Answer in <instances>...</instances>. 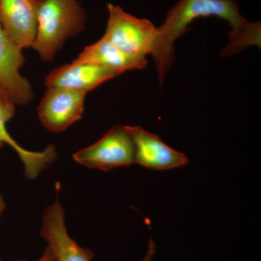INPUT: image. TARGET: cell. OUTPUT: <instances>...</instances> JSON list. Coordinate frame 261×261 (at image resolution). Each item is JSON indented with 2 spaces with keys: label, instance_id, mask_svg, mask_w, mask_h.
Instances as JSON below:
<instances>
[{
  "label": "cell",
  "instance_id": "ba28073f",
  "mask_svg": "<svg viewBox=\"0 0 261 261\" xmlns=\"http://www.w3.org/2000/svg\"><path fill=\"white\" fill-rule=\"evenodd\" d=\"M126 127L135 147V163L159 171L181 168L188 163L186 154L171 148L159 136L140 126Z\"/></svg>",
  "mask_w": 261,
  "mask_h": 261
},
{
  "label": "cell",
  "instance_id": "7a4b0ae2",
  "mask_svg": "<svg viewBox=\"0 0 261 261\" xmlns=\"http://www.w3.org/2000/svg\"><path fill=\"white\" fill-rule=\"evenodd\" d=\"M86 10L78 0H43L32 47L44 61H53L67 39L84 30Z\"/></svg>",
  "mask_w": 261,
  "mask_h": 261
},
{
  "label": "cell",
  "instance_id": "277c9868",
  "mask_svg": "<svg viewBox=\"0 0 261 261\" xmlns=\"http://www.w3.org/2000/svg\"><path fill=\"white\" fill-rule=\"evenodd\" d=\"M40 234L56 261H92L94 259V252L81 247L68 233L65 226V210L58 198L43 214ZM155 252V244L151 239L147 253L140 261H152Z\"/></svg>",
  "mask_w": 261,
  "mask_h": 261
},
{
  "label": "cell",
  "instance_id": "52a82bcc",
  "mask_svg": "<svg viewBox=\"0 0 261 261\" xmlns=\"http://www.w3.org/2000/svg\"><path fill=\"white\" fill-rule=\"evenodd\" d=\"M43 0H0V25L21 49L32 47Z\"/></svg>",
  "mask_w": 261,
  "mask_h": 261
},
{
  "label": "cell",
  "instance_id": "5b68a950",
  "mask_svg": "<svg viewBox=\"0 0 261 261\" xmlns=\"http://www.w3.org/2000/svg\"><path fill=\"white\" fill-rule=\"evenodd\" d=\"M75 162L89 168L108 171L135 163V147L127 127L116 126L93 145L73 154Z\"/></svg>",
  "mask_w": 261,
  "mask_h": 261
},
{
  "label": "cell",
  "instance_id": "5bb4252c",
  "mask_svg": "<svg viewBox=\"0 0 261 261\" xmlns=\"http://www.w3.org/2000/svg\"><path fill=\"white\" fill-rule=\"evenodd\" d=\"M5 207H6V203H5V201L3 196L0 194V219H1L3 214H4Z\"/></svg>",
  "mask_w": 261,
  "mask_h": 261
},
{
  "label": "cell",
  "instance_id": "8fae6325",
  "mask_svg": "<svg viewBox=\"0 0 261 261\" xmlns=\"http://www.w3.org/2000/svg\"><path fill=\"white\" fill-rule=\"evenodd\" d=\"M118 72L89 63L65 64L50 72L45 79L47 88H64L86 93L119 75Z\"/></svg>",
  "mask_w": 261,
  "mask_h": 261
},
{
  "label": "cell",
  "instance_id": "4fadbf2b",
  "mask_svg": "<svg viewBox=\"0 0 261 261\" xmlns=\"http://www.w3.org/2000/svg\"><path fill=\"white\" fill-rule=\"evenodd\" d=\"M18 261H27V260H18ZM36 261H56V257L53 255V252L49 250L48 247H46L44 253L42 256L39 257L37 260Z\"/></svg>",
  "mask_w": 261,
  "mask_h": 261
},
{
  "label": "cell",
  "instance_id": "6da1fadb",
  "mask_svg": "<svg viewBox=\"0 0 261 261\" xmlns=\"http://www.w3.org/2000/svg\"><path fill=\"white\" fill-rule=\"evenodd\" d=\"M208 17L222 19L231 27L229 43L222 51L223 56H233L250 46L260 47V22L252 23L243 16L236 0H179L168 10L164 22L158 27L159 36L151 55L161 85L174 60L176 40L188 30L192 22Z\"/></svg>",
  "mask_w": 261,
  "mask_h": 261
},
{
  "label": "cell",
  "instance_id": "8992f818",
  "mask_svg": "<svg viewBox=\"0 0 261 261\" xmlns=\"http://www.w3.org/2000/svg\"><path fill=\"white\" fill-rule=\"evenodd\" d=\"M86 92L48 88L38 107L41 123L51 132H63L82 118Z\"/></svg>",
  "mask_w": 261,
  "mask_h": 261
},
{
  "label": "cell",
  "instance_id": "30bf717a",
  "mask_svg": "<svg viewBox=\"0 0 261 261\" xmlns=\"http://www.w3.org/2000/svg\"><path fill=\"white\" fill-rule=\"evenodd\" d=\"M24 62L22 49L8 37L0 25V87L17 105L28 104L34 97L32 86L20 73Z\"/></svg>",
  "mask_w": 261,
  "mask_h": 261
},
{
  "label": "cell",
  "instance_id": "9c48e42d",
  "mask_svg": "<svg viewBox=\"0 0 261 261\" xmlns=\"http://www.w3.org/2000/svg\"><path fill=\"white\" fill-rule=\"evenodd\" d=\"M15 103L10 94L0 87V149L9 145L21 160L25 176L35 179L44 170L56 161L58 152L54 145H49L44 150L34 152L24 149L15 142L7 129V124L13 118Z\"/></svg>",
  "mask_w": 261,
  "mask_h": 261
},
{
  "label": "cell",
  "instance_id": "3957f363",
  "mask_svg": "<svg viewBox=\"0 0 261 261\" xmlns=\"http://www.w3.org/2000/svg\"><path fill=\"white\" fill-rule=\"evenodd\" d=\"M108 19L104 37L130 56L152 55L159 29L150 20L126 13L119 5H108Z\"/></svg>",
  "mask_w": 261,
  "mask_h": 261
},
{
  "label": "cell",
  "instance_id": "9a60e30c",
  "mask_svg": "<svg viewBox=\"0 0 261 261\" xmlns=\"http://www.w3.org/2000/svg\"><path fill=\"white\" fill-rule=\"evenodd\" d=\"M0 261H3V259L1 258V257H0Z\"/></svg>",
  "mask_w": 261,
  "mask_h": 261
},
{
  "label": "cell",
  "instance_id": "7c38bea8",
  "mask_svg": "<svg viewBox=\"0 0 261 261\" xmlns=\"http://www.w3.org/2000/svg\"><path fill=\"white\" fill-rule=\"evenodd\" d=\"M73 63L100 65L122 74L127 70L143 69L148 62L146 58L126 54L103 36L97 42L84 48Z\"/></svg>",
  "mask_w": 261,
  "mask_h": 261
}]
</instances>
